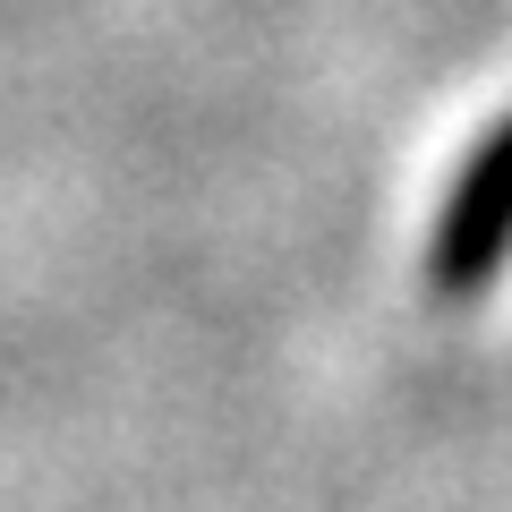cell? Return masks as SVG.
Returning a JSON list of instances; mask_svg holds the SVG:
<instances>
[{
    "label": "cell",
    "instance_id": "6da1fadb",
    "mask_svg": "<svg viewBox=\"0 0 512 512\" xmlns=\"http://www.w3.org/2000/svg\"><path fill=\"white\" fill-rule=\"evenodd\" d=\"M504 265H512V111L470 146L453 197H444L436 239H427V291H436L444 308H461V299H478Z\"/></svg>",
    "mask_w": 512,
    "mask_h": 512
}]
</instances>
